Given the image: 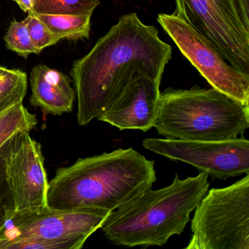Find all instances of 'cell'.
Wrapping results in <instances>:
<instances>
[{
    "mask_svg": "<svg viewBox=\"0 0 249 249\" xmlns=\"http://www.w3.org/2000/svg\"><path fill=\"white\" fill-rule=\"evenodd\" d=\"M175 2V16L209 40L230 65L249 74V0Z\"/></svg>",
    "mask_w": 249,
    "mask_h": 249,
    "instance_id": "7",
    "label": "cell"
},
{
    "mask_svg": "<svg viewBox=\"0 0 249 249\" xmlns=\"http://www.w3.org/2000/svg\"><path fill=\"white\" fill-rule=\"evenodd\" d=\"M19 5L21 10L24 12L29 13L33 11V0H14Z\"/></svg>",
    "mask_w": 249,
    "mask_h": 249,
    "instance_id": "20",
    "label": "cell"
},
{
    "mask_svg": "<svg viewBox=\"0 0 249 249\" xmlns=\"http://www.w3.org/2000/svg\"><path fill=\"white\" fill-rule=\"evenodd\" d=\"M186 249H249V174L208 191L195 208Z\"/></svg>",
    "mask_w": 249,
    "mask_h": 249,
    "instance_id": "6",
    "label": "cell"
},
{
    "mask_svg": "<svg viewBox=\"0 0 249 249\" xmlns=\"http://www.w3.org/2000/svg\"><path fill=\"white\" fill-rule=\"evenodd\" d=\"M37 124V118L23 103L14 106L0 116V148L18 132H30Z\"/></svg>",
    "mask_w": 249,
    "mask_h": 249,
    "instance_id": "15",
    "label": "cell"
},
{
    "mask_svg": "<svg viewBox=\"0 0 249 249\" xmlns=\"http://www.w3.org/2000/svg\"><path fill=\"white\" fill-rule=\"evenodd\" d=\"M33 12L41 14L92 15L100 0H33Z\"/></svg>",
    "mask_w": 249,
    "mask_h": 249,
    "instance_id": "16",
    "label": "cell"
},
{
    "mask_svg": "<svg viewBox=\"0 0 249 249\" xmlns=\"http://www.w3.org/2000/svg\"><path fill=\"white\" fill-rule=\"evenodd\" d=\"M32 106L45 114L60 116L71 113L76 98L68 75L45 65L34 67L30 73Z\"/></svg>",
    "mask_w": 249,
    "mask_h": 249,
    "instance_id": "12",
    "label": "cell"
},
{
    "mask_svg": "<svg viewBox=\"0 0 249 249\" xmlns=\"http://www.w3.org/2000/svg\"><path fill=\"white\" fill-rule=\"evenodd\" d=\"M154 164L132 148L78 159L58 169L49 182L48 207L112 212L152 189L157 181Z\"/></svg>",
    "mask_w": 249,
    "mask_h": 249,
    "instance_id": "2",
    "label": "cell"
},
{
    "mask_svg": "<svg viewBox=\"0 0 249 249\" xmlns=\"http://www.w3.org/2000/svg\"><path fill=\"white\" fill-rule=\"evenodd\" d=\"M4 40L7 49L16 52L22 57L27 58L33 53H40L35 46L26 24L23 21L11 23Z\"/></svg>",
    "mask_w": 249,
    "mask_h": 249,
    "instance_id": "18",
    "label": "cell"
},
{
    "mask_svg": "<svg viewBox=\"0 0 249 249\" xmlns=\"http://www.w3.org/2000/svg\"><path fill=\"white\" fill-rule=\"evenodd\" d=\"M110 211L100 208L15 213L0 233V249H80Z\"/></svg>",
    "mask_w": 249,
    "mask_h": 249,
    "instance_id": "5",
    "label": "cell"
},
{
    "mask_svg": "<svg viewBox=\"0 0 249 249\" xmlns=\"http://www.w3.org/2000/svg\"><path fill=\"white\" fill-rule=\"evenodd\" d=\"M23 21L26 24L35 46L40 53L46 48L53 46L60 41V39L52 33L33 13H28L27 18Z\"/></svg>",
    "mask_w": 249,
    "mask_h": 249,
    "instance_id": "19",
    "label": "cell"
},
{
    "mask_svg": "<svg viewBox=\"0 0 249 249\" xmlns=\"http://www.w3.org/2000/svg\"><path fill=\"white\" fill-rule=\"evenodd\" d=\"M171 58V46L155 27L144 24L135 13L122 17L72 65L78 124L98 119L138 77L161 81Z\"/></svg>",
    "mask_w": 249,
    "mask_h": 249,
    "instance_id": "1",
    "label": "cell"
},
{
    "mask_svg": "<svg viewBox=\"0 0 249 249\" xmlns=\"http://www.w3.org/2000/svg\"><path fill=\"white\" fill-rule=\"evenodd\" d=\"M160 84L161 81L151 77H138L97 119L121 131L148 132L158 113Z\"/></svg>",
    "mask_w": 249,
    "mask_h": 249,
    "instance_id": "11",
    "label": "cell"
},
{
    "mask_svg": "<svg viewBox=\"0 0 249 249\" xmlns=\"http://www.w3.org/2000/svg\"><path fill=\"white\" fill-rule=\"evenodd\" d=\"M30 12L60 40H77L89 37L92 15H58Z\"/></svg>",
    "mask_w": 249,
    "mask_h": 249,
    "instance_id": "13",
    "label": "cell"
},
{
    "mask_svg": "<svg viewBox=\"0 0 249 249\" xmlns=\"http://www.w3.org/2000/svg\"><path fill=\"white\" fill-rule=\"evenodd\" d=\"M12 138L0 148V233L16 213L14 195L7 175V160Z\"/></svg>",
    "mask_w": 249,
    "mask_h": 249,
    "instance_id": "17",
    "label": "cell"
},
{
    "mask_svg": "<svg viewBox=\"0 0 249 249\" xmlns=\"http://www.w3.org/2000/svg\"><path fill=\"white\" fill-rule=\"evenodd\" d=\"M142 146L173 161L191 164L213 179L249 174V141L242 136L224 141L146 138Z\"/></svg>",
    "mask_w": 249,
    "mask_h": 249,
    "instance_id": "9",
    "label": "cell"
},
{
    "mask_svg": "<svg viewBox=\"0 0 249 249\" xmlns=\"http://www.w3.org/2000/svg\"><path fill=\"white\" fill-rule=\"evenodd\" d=\"M154 127L168 139H235L249 129V105L213 88L167 89L160 93Z\"/></svg>",
    "mask_w": 249,
    "mask_h": 249,
    "instance_id": "4",
    "label": "cell"
},
{
    "mask_svg": "<svg viewBox=\"0 0 249 249\" xmlns=\"http://www.w3.org/2000/svg\"><path fill=\"white\" fill-rule=\"evenodd\" d=\"M157 21L212 88L249 105V74L230 65L209 40L174 14H159Z\"/></svg>",
    "mask_w": 249,
    "mask_h": 249,
    "instance_id": "8",
    "label": "cell"
},
{
    "mask_svg": "<svg viewBox=\"0 0 249 249\" xmlns=\"http://www.w3.org/2000/svg\"><path fill=\"white\" fill-rule=\"evenodd\" d=\"M209 186L206 173L185 179L176 174L168 186L149 189L110 212L100 229L107 240L118 246H164L170 237L183 232Z\"/></svg>",
    "mask_w": 249,
    "mask_h": 249,
    "instance_id": "3",
    "label": "cell"
},
{
    "mask_svg": "<svg viewBox=\"0 0 249 249\" xmlns=\"http://www.w3.org/2000/svg\"><path fill=\"white\" fill-rule=\"evenodd\" d=\"M7 175L16 213L36 212L49 208V180L41 145L32 138L30 132H18L11 140Z\"/></svg>",
    "mask_w": 249,
    "mask_h": 249,
    "instance_id": "10",
    "label": "cell"
},
{
    "mask_svg": "<svg viewBox=\"0 0 249 249\" xmlns=\"http://www.w3.org/2000/svg\"><path fill=\"white\" fill-rule=\"evenodd\" d=\"M27 91L26 72L0 65V116L22 103Z\"/></svg>",
    "mask_w": 249,
    "mask_h": 249,
    "instance_id": "14",
    "label": "cell"
}]
</instances>
